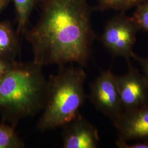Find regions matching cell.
Segmentation results:
<instances>
[{"label":"cell","instance_id":"1","mask_svg":"<svg viewBox=\"0 0 148 148\" xmlns=\"http://www.w3.org/2000/svg\"><path fill=\"white\" fill-rule=\"evenodd\" d=\"M92 9L87 0H41L37 23L25 35L33 62L41 66L68 63L86 66L95 38Z\"/></svg>","mask_w":148,"mask_h":148},{"label":"cell","instance_id":"2","mask_svg":"<svg viewBox=\"0 0 148 148\" xmlns=\"http://www.w3.org/2000/svg\"><path fill=\"white\" fill-rule=\"evenodd\" d=\"M34 62H16L0 79V114L3 122L16 127L23 118L43 109L47 80Z\"/></svg>","mask_w":148,"mask_h":148},{"label":"cell","instance_id":"3","mask_svg":"<svg viewBox=\"0 0 148 148\" xmlns=\"http://www.w3.org/2000/svg\"><path fill=\"white\" fill-rule=\"evenodd\" d=\"M87 75L81 66H60L58 73L47 80L44 111L37 129L46 131L62 127L79 112L87 98L84 84Z\"/></svg>","mask_w":148,"mask_h":148},{"label":"cell","instance_id":"4","mask_svg":"<svg viewBox=\"0 0 148 148\" xmlns=\"http://www.w3.org/2000/svg\"><path fill=\"white\" fill-rule=\"evenodd\" d=\"M139 29L132 16L121 12L106 23L101 36V42L114 57L126 60L132 58L133 47Z\"/></svg>","mask_w":148,"mask_h":148},{"label":"cell","instance_id":"5","mask_svg":"<svg viewBox=\"0 0 148 148\" xmlns=\"http://www.w3.org/2000/svg\"><path fill=\"white\" fill-rule=\"evenodd\" d=\"M89 99L95 108L112 122L123 111L116 83L111 69L101 71L90 86Z\"/></svg>","mask_w":148,"mask_h":148},{"label":"cell","instance_id":"6","mask_svg":"<svg viewBox=\"0 0 148 148\" xmlns=\"http://www.w3.org/2000/svg\"><path fill=\"white\" fill-rule=\"evenodd\" d=\"M127 73L116 76L117 88L123 110H130L148 105V81L127 60Z\"/></svg>","mask_w":148,"mask_h":148},{"label":"cell","instance_id":"7","mask_svg":"<svg viewBox=\"0 0 148 148\" xmlns=\"http://www.w3.org/2000/svg\"><path fill=\"white\" fill-rule=\"evenodd\" d=\"M112 123L116 130L117 140L126 142L131 140L148 141V105L123 110Z\"/></svg>","mask_w":148,"mask_h":148},{"label":"cell","instance_id":"8","mask_svg":"<svg viewBox=\"0 0 148 148\" xmlns=\"http://www.w3.org/2000/svg\"><path fill=\"white\" fill-rule=\"evenodd\" d=\"M64 148H96L100 139L97 128L80 113L63 126Z\"/></svg>","mask_w":148,"mask_h":148},{"label":"cell","instance_id":"9","mask_svg":"<svg viewBox=\"0 0 148 148\" xmlns=\"http://www.w3.org/2000/svg\"><path fill=\"white\" fill-rule=\"evenodd\" d=\"M19 50V35L16 30L10 21H0V58L15 62Z\"/></svg>","mask_w":148,"mask_h":148},{"label":"cell","instance_id":"10","mask_svg":"<svg viewBox=\"0 0 148 148\" xmlns=\"http://www.w3.org/2000/svg\"><path fill=\"white\" fill-rule=\"evenodd\" d=\"M13 1L17 22L16 32L18 35H24L29 23L32 11L36 0H12Z\"/></svg>","mask_w":148,"mask_h":148},{"label":"cell","instance_id":"11","mask_svg":"<svg viewBox=\"0 0 148 148\" xmlns=\"http://www.w3.org/2000/svg\"><path fill=\"white\" fill-rule=\"evenodd\" d=\"M25 144L15 131V127L0 123V148H23Z\"/></svg>","mask_w":148,"mask_h":148},{"label":"cell","instance_id":"12","mask_svg":"<svg viewBox=\"0 0 148 148\" xmlns=\"http://www.w3.org/2000/svg\"><path fill=\"white\" fill-rule=\"evenodd\" d=\"M98 7L101 10H114L125 12L130 8L136 7L147 0H98Z\"/></svg>","mask_w":148,"mask_h":148},{"label":"cell","instance_id":"13","mask_svg":"<svg viewBox=\"0 0 148 148\" xmlns=\"http://www.w3.org/2000/svg\"><path fill=\"white\" fill-rule=\"evenodd\" d=\"M132 18L139 30L148 33V0L136 6V10Z\"/></svg>","mask_w":148,"mask_h":148},{"label":"cell","instance_id":"14","mask_svg":"<svg viewBox=\"0 0 148 148\" xmlns=\"http://www.w3.org/2000/svg\"><path fill=\"white\" fill-rule=\"evenodd\" d=\"M116 145L120 148H148V141H138L132 144L117 140Z\"/></svg>","mask_w":148,"mask_h":148},{"label":"cell","instance_id":"15","mask_svg":"<svg viewBox=\"0 0 148 148\" xmlns=\"http://www.w3.org/2000/svg\"><path fill=\"white\" fill-rule=\"evenodd\" d=\"M132 58L135 59L140 65L143 69V73L148 81V57L142 58L138 56L136 53H133Z\"/></svg>","mask_w":148,"mask_h":148},{"label":"cell","instance_id":"16","mask_svg":"<svg viewBox=\"0 0 148 148\" xmlns=\"http://www.w3.org/2000/svg\"><path fill=\"white\" fill-rule=\"evenodd\" d=\"M16 62H11L0 58V79L11 69Z\"/></svg>","mask_w":148,"mask_h":148},{"label":"cell","instance_id":"17","mask_svg":"<svg viewBox=\"0 0 148 148\" xmlns=\"http://www.w3.org/2000/svg\"><path fill=\"white\" fill-rule=\"evenodd\" d=\"M12 0H0V14L9 5Z\"/></svg>","mask_w":148,"mask_h":148}]
</instances>
